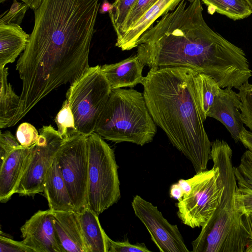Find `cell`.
I'll list each match as a JSON object with an SVG mask.
<instances>
[{
    "instance_id": "3",
    "label": "cell",
    "mask_w": 252,
    "mask_h": 252,
    "mask_svg": "<svg viewBox=\"0 0 252 252\" xmlns=\"http://www.w3.org/2000/svg\"><path fill=\"white\" fill-rule=\"evenodd\" d=\"M197 72L183 67L152 68L142 84L154 121L196 173L207 169L211 149L196 95Z\"/></svg>"
},
{
    "instance_id": "37",
    "label": "cell",
    "mask_w": 252,
    "mask_h": 252,
    "mask_svg": "<svg viewBox=\"0 0 252 252\" xmlns=\"http://www.w3.org/2000/svg\"><path fill=\"white\" fill-rule=\"evenodd\" d=\"M243 217L244 224L248 231L250 234L252 241V213H246L243 215Z\"/></svg>"
},
{
    "instance_id": "7",
    "label": "cell",
    "mask_w": 252,
    "mask_h": 252,
    "mask_svg": "<svg viewBox=\"0 0 252 252\" xmlns=\"http://www.w3.org/2000/svg\"><path fill=\"white\" fill-rule=\"evenodd\" d=\"M112 89L101 66L90 67L71 85L66 94L79 134L94 132Z\"/></svg>"
},
{
    "instance_id": "23",
    "label": "cell",
    "mask_w": 252,
    "mask_h": 252,
    "mask_svg": "<svg viewBox=\"0 0 252 252\" xmlns=\"http://www.w3.org/2000/svg\"><path fill=\"white\" fill-rule=\"evenodd\" d=\"M211 14L215 12L224 15L234 20L250 16L252 10L246 0H201Z\"/></svg>"
},
{
    "instance_id": "10",
    "label": "cell",
    "mask_w": 252,
    "mask_h": 252,
    "mask_svg": "<svg viewBox=\"0 0 252 252\" xmlns=\"http://www.w3.org/2000/svg\"><path fill=\"white\" fill-rule=\"evenodd\" d=\"M64 141L51 125L44 126L39 129L38 139L31 146L29 161L16 193L33 196L43 192L47 173Z\"/></svg>"
},
{
    "instance_id": "34",
    "label": "cell",
    "mask_w": 252,
    "mask_h": 252,
    "mask_svg": "<svg viewBox=\"0 0 252 252\" xmlns=\"http://www.w3.org/2000/svg\"><path fill=\"white\" fill-rule=\"evenodd\" d=\"M0 252H34L23 242L17 241L1 234L0 236Z\"/></svg>"
},
{
    "instance_id": "30",
    "label": "cell",
    "mask_w": 252,
    "mask_h": 252,
    "mask_svg": "<svg viewBox=\"0 0 252 252\" xmlns=\"http://www.w3.org/2000/svg\"><path fill=\"white\" fill-rule=\"evenodd\" d=\"M16 138L24 147H30L37 141L39 134L35 127L28 123L20 125L16 131Z\"/></svg>"
},
{
    "instance_id": "6",
    "label": "cell",
    "mask_w": 252,
    "mask_h": 252,
    "mask_svg": "<svg viewBox=\"0 0 252 252\" xmlns=\"http://www.w3.org/2000/svg\"><path fill=\"white\" fill-rule=\"evenodd\" d=\"M89 182L87 207L99 216L121 198L118 166L113 150L98 133L87 137Z\"/></svg>"
},
{
    "instance_id": "8",
    "label": "cell",
    "mask_w": 252,
    "mask_h": 252,
    "mask_svg": "<svg viewBox=\"0 0 252 252\" xmlns=\"http://www.w3.org/2000/svg\"><path fill=\"white\" fill-rule=\"evenodd\" d=\"M190 191L177 203L178 218L193 228L202 227L218 206L222 190L218 167L196 173Z\"/></svg>"
},
{
    "instance_id": "15",
    "label": "cell",
    "mask_w": 252,
    "mask_h": 252,
    "mask_svg": "<svg viewBox=\"0 0 252 252\" xmlns=\"http://www.w3.org/2000/svg\"><path fill=\"white\" fill-rule=\"evenodd\" d=\"M53 224L64 252H88L83 235L79 213L52 211Z\"/></svg>"
},
{
    "instance_id": "29",
    "label": "cell",
    "mask_w": 252,
    "mask_h": 252,
    "mask_svg": "<svg viewBox=\"0 0 252 252\" xmlns=\"http://www.w3.org/2000/svg\"><path fill=\"white\" fill-rule=\"evenodd\" d=\"M29 5L25 2H19L17 0H13L9 10L7 12L1 15L0 24L20 25Z\"/></svg>"
},
{
    "instance_id": "12",
    "label": "cell",
    "mask_w": 252,
    "mask_h": 252,
    "mask_svg": "<svg viewBox=\"0 0 252 252\" xmlns=\"http://www.w3.org/2000/svg\"><path fill=\"white\" fill-rule=\"evenodd\" d=\"M23 243L34 252H64L58 237L52 210H39L21 227Z\"/></svg>"
},
{
    "instance_id": "16",
    "label": "cell",
    "mask_w": 252,
    "mask_h": 252,
    "mask_svg": "<svg viewBox=\"0 0 252 252\" xmlns=\"http://www.w3.org/2000/svg\"><path fill=\"white\" fill-rule=\"evenodd\" d=\"M181 0H158L129 30L117 39L115 46L123 51L137 47L141 35L153 26L158 18L175 9Z\"/></svg>"
},
{
    "instance_id": "1",
    "label": "cell",
    "mask_w": 252,
    "mask_h": 252,
    "mask_svg": "<svg viewBox=\"0 0 252 252\" xmlns=\"http://www.w3.org/2000/svg\"><path fill=\"white\" fill-rule=\"evenodd\" d=\"M99 0H42L16 70L22 81L20 104L32 109L62 85L73 83L90 66L91 42Z\"/></svg>"
},
{
    "instance_id": "21",
    "label": "cell",
    "mask_w": 252,
    "mask_h": 252,
    "mask_svg": "<svg viewBox=\"0 0 252 252\" xmlns=\"http://www.w3.org/2000/svg\"><path fill=\"white\" fill-rule=\"evenodd\" d=\"M8 68L0 70V128L10 127L16 115L20 101V96L14 92L8 82Z\"/></svg>"
},
{
    "instance_id": "27",
    "label": "cell",
    "mask_w": 252,
    "mask_h": 252,
    "mask_svg": "<svg viewBox=\"0 0 252 252\" xmlns=\"http://www.w3.org/2000/svg\"><path fill=\"white\" fill-rule=\"evenodd\" d=\"M241 101V119L252 133V84L247 82L238 89Z\"/></svg>"
},
{
    "instance_id": "38",
    "label": "cell",
    "mask_w": 252,
    "mask_h": 252,
    "mask_svg": "<svg viewBox=\"0 0 252 252\" xmlns=\"http://www.w3.org/2000/svg\"><path fill=\"white\" fill-rule=\"evenodd\" d=\"M7 0H0V3H2ZM23 2L27 4L29 7L33 10L37 9L40 5L42 0H21Z\"/></svg>"
},
{
    "instance_id": "17",
    "label": "cell",
    "mask_w": 252,
    "mask_h": 252,
    "mask_svg": "<svg viewBox=\"0 0 252 252\" xmlns=\"http://www.w3.org/2000/svg\"><path fill=\"white\" fill-rule=\"evenodd\" d=\"M144 65L136 54L115 63L104 64L101 69L113 90L142 84L145 78L142 75Z\"/></svg>"
},
{
    "instance_id": "35",
    "label": "cell",
    "mask_w": 252,
    "mask_h": 252,
    "mask_svg": "<svg viewBox=\"0 0 252 252\" xmlns=\"http://www.w3.org/2000/svg\"><path fill=\"white\" fill-rule=\"evenodd\" d=\"M240 141L250 152H252V133L245 128L240 135Z\"/></svg>"
},
{
    "instance_id": "20",
    "label": "cell",
    "mask_w": 252,
    "mask_h": 252,
    "mask_svg": "<svg viewBox=\"0 0 252 252\" xmlns=\"http://www.w3.org/2000/svg\"><path fill=\"white\" fill-rule=\"evenodd\" d=\"M78 213L88 252H108L109 237L100 225L98 215L88 207Z\"/></svg>"
},
{
    "instance_id": "40",
    "label": "cell",
    "mask_w": 252,
    "mask_h": 252,
    "mask_svg": "<svg viewBox=\"0 0 252 252\" xmlns=\"http://www.w3.org/2000/svg\"><path fill=\"white\" fill-rule=\"evenodd\" d=\"M252 10V0H246Z\"/></svg>"
},
{
    "instance_id": "26",
    "label": "cell",
    "mask_w": 252,
    "mask_h": 252,
    "mask_svg": "<svg viewBox=\"0 0 252 252\" xmlns=\"http://www.w3.org/2000/svg\"><path fill=\"white\" fill-rule=\"evenodd\" d=\"M234 170L238 186L252 189V152L246 151Z\"/></svg>"
},
{
    "instance_id": "22",
    "label": "cell",
    "mask_w": 252,
    "mask_h": 252,
    "mask_svg": "<svg viewBox=\"0 0 252 252\" xmlns=\"http://www.w3.org/2000/svg\"><path fill=\"white\" fill-rule=\"evenodd\" d=\"M194 86L198 105L205 121L215 97L221 88L214 78L198 72L194 76Z\"/></svg>"
},
{
    "instance_id": "9",
    "label": "cell",
    "mask_w": 252,
    "mask_h": 252,
    "mask_svg": "<svg viewBox=\"0 0 252 252\" xmlns=\"http://www.w3.org/2000/svg\"><path fill=\"white\" fill-rule=\"evenodd\" d=\"M74 211L87 207L89 149L87 137L80 134L64 140L56 157Z\"/></svg>"
},
{
    "instance_id": "5",
    "label": "cell",
    "mask_w": 252,
    "mask_h": 252,
    "mask_svg": "<svg viewBox=\"0 0 252 252\" xmlns=\"http://www.w3.org/2000/svg\"><path fill=\"white\" fill-rule=\"evenodd\" d=\"M157 131L143 94L133 89L112 90L95 132L116 143L143 146L151 142Z\"/></svg>"
},
{
    "instance_id": "4",
    "label": "cell",
    "mask_w": 252,
    "mask_h": 252,
    "mask_svg": "<svg viewBox=\"0 0 252 252\" xmlns=\"http://www.w3.org/2000/svg\"><path fill=\"white\" fill-rule=\"evenodd\" d=\"M232 158L225 141L211 142L210 159L218 167L222 190L218 206L191 242L193 252H252L251 236L236 206L238 185Z\"/></svg>"
},
{
    "instance_id": "36",
    "label": "cell",
    "mask_w": 252,
    "mask_h": 252,
    "mask_svg": "<svg viewBox=\"0 0 252 252\" xmlns=\"http://www.w3.org/2000/svg\"><path fill=\"white\" fill-rule=\"evenodd\" d=\"M169 194L170 197L176 199L178 201L181 200L184 196L182 190L177 183L171 185L169 190Z\"/></svg>"
},
{
    "instance_id": "24",
    "label": "cell",
    "mask_w": 252,
    "mask_h": 252,
    "mask_svg": "<svg viewBox=\"0 0 252 252\" xmlns=\"http://www.w3.org/2000/svg\"><path fill=\"white\" fill-rule=\"evenodd\" d=\"M57 131L64 139L69 138L78 133L75 125L72 112L66 99L55 118Z\"/></svg>"
},
{
    "instance_id": "18",
    "label": "cell",
    "mask_w": 252,
    "mask_h": 252,
    "mask_svg": "<svg viewBox=\"0 0 252 252\" xmlns=\"http://www.w3.org/2000/svg\"><path fill=\"white\" fill-rule=\"evenodd\" d=\"M43 192L52 211H74L67 187L57 160L48 170L44 185Z\"/></svg>"
},
{
    "instance_id": "11",
    "label": "cell",
    "mask_w": 252,
    "mask_h": 252,
    "mask_svg": "<svg viewBox=\"0 0 252 252\" xmlns=\"http://www.w3.org/2000/svg\"><path fill=\"white\" fill-rule=\"evenodd\" d=\"M131 206L160 252H189L177 225L170 223L156 206L138 195L133 198Z\"/></svg>"
},
{
    "instance_id": "25",
    "label": "cell",
    "mask_w": 252,
    "mask_h": 252,
    "mask_svg": "<svg viewBox=\"0 0 252 252\" xmlns=\"http://www.w3.org/2000/svg\"><path fill=\"white\" fill-rule=\"evenodd\" d=\"M137 0H115L108 12L113 28L117 34Z\"/></svg>"
},
{
    "instance_id": "32",
    "label": "cell",
    "mask_w": 252,
    "mask_h": 252,
    "mask_svg": "<svg viewBox=\"0 0 252 252\" xmlns=\"http://www.w3.org/2000/svg\"><path fill=\"white\" fill-rule=\"evenodd\" d=\"M235 199L237 208L242 215L252 213V189L238 186Z\"/></svg>"
},
{
    "instance_id": "2",
    "label": "cell",
    "mask_w": 252,
    "mask_h": 252,
    "mask_svg": "<svg viewBox=\"0 0 252 252\" xmlns=\"http://www.w3.org/2000/svg\"><path fill=\"white\" fill-rule=\"evenodd\" d=\"M202 12L200 0H181L141 35L136 54L150 68L187 67L238 89L252 76L246 54L211 29Z\"/></svg>"
},
{
    "instance_id": "13",
    "label": "cell",
    "mask_w": 252,
    "mask_h": 252,
    "mask_svg": "<svg viewBox=\"0 0 252 252\" xmlns=\"http://www.w3.org/2000/svg\"><path fill=\"white\" fill-rule=\"evenodd\" d=\"M231 88H221L210 107L207 117L221 123L236 143L240 141V135L245 128L241 119V101L238 93Z\"/></svg>"
},
{
    "instance_id": "39",
    "label": "cell",
    "mask_w": 252,
    "mask_h": 252,
    "mask_svg": "<svg viewBox=\"0 0 252 252\" xmlns=\"http://www.w3.org/2000/svg\"><path fill=\"white\" fill-rule=\"evenodd\" d=\"M112 8V4L108 0H104L99 9V12L101 14H105L109 12Z\"/></svg>"
},
{
    "instance_id": "31",
    "label": "cell",
    "mask_w": 252,
    "mask_h": 252,
    "mask_svg": "<svg viewBox=\"0 0 252 252\" xmlns=\"http://www.w3.org/2000/svg\"><path fill=\"white\" fill-rule=\"evenodd\" d=\"M108 252H151L144 243L132 244L128 240L115 241L109 238Z\"/></svg>"
},
{
    "instance_id": "14",
    "label": "cell",
    "mask_w": 252,
    "mask_h": 252,
    "mask_svg": "<svg viewBox=\"0 0 252 252\" xmlns=\"http://www.w3.org/2000/svg\"><path fill=\"white\" fill-rule=\"evenodd\" d=\"M30 147L20 146L1 161L0 167V202L5 203L16 193V189L28 164Z\"/></svg>"
},
{
    "instance_id": "19",
    "label": "cell",
    "mask_w": 252,
    "mask_h": 252,
    "mask_svg": "<svg viewBox=\"0 0 252 252\" xmlns=\"http://www.w3.org/2000/svg\"><path fill=\"white\" fill-rule=\"evenodd\" d=\"M29 38L19 25L0 24V70L14 62L25 50Z\"/></svg>"
},
{
    "instance_id": "33",
    "label": "cell",
    "mask_w": 252,
    "mask_h": 252,
    "mask_svg": "<svg viewBox=\"0 0 252 252\" xmlns=\"http://www.w3.org/2000/svg\"><path fill=\"white\" fill-rule=\"evenodd\" d=\"M21 146L17 138L9 131L0 134V158L2 161L10 153Z\"/></svg>"
},
{
    "instance_id": "28",
    "label": "cell",
    "mask_w": 252,
    "mask_h": 252,
    "mask_svg": "<svg viewBox=\"0 0 252 252\" xmlns=\"http://www.w3.org/2000/svg\"><path fill=\"white\" fill-rule=\"evenodd\" d=\"M158 0H137L129 12L119 32L117 39L129 30L142 16Z\"/></svg>"
}]
</instances>
